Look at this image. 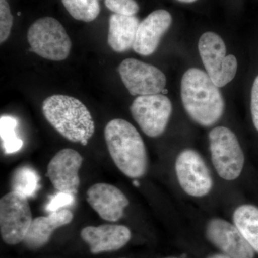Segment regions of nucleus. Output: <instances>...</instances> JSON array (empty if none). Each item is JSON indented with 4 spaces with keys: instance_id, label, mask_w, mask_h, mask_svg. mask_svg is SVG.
<instances>
[{
    "instance_id": "8",
    "label": "nucleus",
    "mask_w": 258,
    "mask_h": 258,
    "mask_svg": "<svg viewBox=\"0 0 258 258\" xmlns=\"http://www.w3.org/2000/svg\"><path fill=\"white\" fill-rule=\"evenodd\" d=\"M132 116L148 137L155 138L164 133L169 123L172 105L164 95L139 96L130 107Z\"/></svg>"
},
{
    "instance_id": "23",
    "label": "nucleus",
    "mask_w": 258,
    "mask_h": 258,
    "mask_svg": "<svg viewBox=\"0 0 258 258\" xmlns=\"http://www.w3.org/2000/svg\"><path fill=\"white\" fill-rule=\"evenodd\" d=\"M105 5L115 14L135 15L139 10L135 0H105Z\"/></svg>"
},
{
    "instance_id": "25",
    "label": "nucleus",
    "mask_w": 258,
    "mask_h": 258,
    "mask_svg": "<svg viewBox=\"0 0 258 258\" xmlns=\"http://www.w3.org/2000/svg\"><path fill=\"white\" fill-rule=\"evenodd\" d=\"M251 113L252 122L258 132V76L254 80L251 91Z\"/></svg>"
},
{
    "instance_id": "21",
    "label": "nucleus",
    "mask_w": 258,
    "mask_h": 258,
    "mask_svg": "<svg viewBox=\"0 0 258 258\" xmlns=\"http://www.w3.org/2000/svg\"><path fill=\"white\" fill-rule=\"evenodd\" d=\"M18 122L13 117L3 115L0 118V134L3 142L5 154H13L21 149L23 145L22 139L18 138L15 129Z\"/></svg>"
},
{
    "instance_id": "14",
    "label": "nucleus",
    "mask_w": 258,
    "mask_h": 258,
    "mask_svg": "<svg viewBox=\"0 0 258 258\" xmlns=\"http://www.w3.org/2000/svg\"><path fill=\"white\" fill-rule=\"evenodd\" d=\"M171 23L172 18L169 12L164 10L153 12L139 24L133 50L141 55H152Z\"/></svg>"
},
{
    "instance_id": "20",
    "label": "nucleus",
    "mask_w": 258,
    "mask_h": 258,
    "mask_svg": "<svg viewBox=\"0 0 258 258\" xmlns=\"http://www.w3.org/2000/svg\"><path fill=\"white\" fill-rule=\"evenodd\" d=\"M40 176L36 171L28 166L19 168L13 176V191L30 198L38 189Z\"/></svg>"
},
{
    "instance_id": "18",
    "label": "nucleus",
    "mask_w": 258,
    "mask_h": 258,
    "mask_svg": "<svg viewBox=\"0 0 258 258\" xmlns=\"http://www.w3.org/2000/svg\"><path fill=\"white\" fill-rule=\"evenodd\" d=\"M233 222L254 252L258 253V207L252 205L238 207L234 212Z\"/></svg>"
},
{
    "instance_id": "3",
    "label": "nucleus",
    "mask_w": 258,
    "mask_h": 258,
    "mask_svg": "<svg viewBox=\"0 0 258 258\" xmlns=\"http://www.w3.org/2000/svg\"><path fill=\"white\" fill-rule=\"evenodd\" d=\"M42 111L48 123L70 142L86 146L94 134L92 115L87 107L74 97H48L42 102Z\"/></svg>"
},
{
    "instance_id": "4",
    "label": "nucleus",
    "mask_w": 258,
    "mask_h": 258,
    "mask_svg": "<svg viewBox=\"0 0 258 258\" xmlns=\"http://www.w3.org/2000/svg\"><path fill=\"white\" fill-rule=\"evenodd\" d=\"M30 50L54 61L66 60L72 43L62 24L53 18L45 17L32 24L28 31Z\"/></svg>"
},
{
    "instance_id": "5",
    "label": "nucleus",
    "mask_w": 258,
    "mask_h": 258,
    "mask_svg": "<svg viewBox=\"0 0 258 258\" xmlns=\"http://www.w3.org/2000/svg\"><path fill=\"white\" fill-rule=\"evenodd\" d=\"M212 164L222 179L232 181L240 176L244 156L237 137L230 128L215 127L209 134Z\"/></svg>"
},
{
    "instance_id": "24",
    "label": "nucleus",
    "mask_w": 258,
    "mask_h": 258,
    "mask_svg": "<svg viewBox=\"0 0 258 258\" xmlns=\"http://www.w3.org/2000/svg\"><path fill=\"white\" fill-rule=\"evenodd\" d=\"M74 196L75 195L59 191L50 200V203L47 205V210L50 212V213L62 210L61 208L63 207L72 205L74 202Z\"/></svg>"
},
{
    "instance_id": "13",
    "label": "nucleus",
    "mask_w": 258,
    "mask_h": 258,
    "mask_svg": "<svg viewBox=\"0 0 258 258\" xmlns=\"http://www.w3.org/2000/svg\"><path fill=\"white\" fill-rule=\"evenodd\" d=\"M88 204L101 218L108 222H117L123 217L129 200L116 186L106 183L93 184L88 189Z\"/></svg>"
},
{
    "instance_id": "1",
    "label": "nucleus",
    "mask_w": 258,
    "mask_h": 258,
    "mask_svg": "<svg viewBox=\"0 0 258 258\" xmlns=\"http://www.w3.org/2000/svg\"><path fill=\"white\" fill-rule=\"evenodd\" d=\"M181 96L185 111L203 126L216 123L223 115L225 101L220 90L207 73L190 69L181 82Z\"/></svg>"
},
{
    "instance_id": "19",
    "label": "nucleus",
    "mask_w": 258,
    "mask_h": 258,
    "mask_svg": "<svg viewBox=\"0 0 258 258\" xmlns=\"http://www.w3.org/2000/svg\"><path fill=\"white\" fill-rule=\"evenodd\" d=\"M64 8L76 20L90 23L101 13L98 0H62Z\"/></svg>"
},
{
    "instance_id": "15",
    "label": "nucleus",
    "mask_w": 258,
    "mask_h": 258,
    "mask_svg": "<svg viewBox=\"0 0 258 258\" xmlns=\"http://www.w3.org/2000/svg\"><path fill=\"white\" fill-rule=\"evenodd\" d=\"M81 237L90 245L93 254L118 250L128 243L132 237L128 227L119 225L88 226L81 231Z\"/></svg>"
},
{
    "instance_id": "29",
    "label": "nucleus",
    "mask_w": 258,
    "mask_h": 258,
    "mask_svg": "<svg viewBox=\"0 0 258 258\" xmlns=\"http://www.w3.org/2000/svg\"><path fill=\"white\" fill-rule=\"evenodd\" d=\"M165 258H179V257H168Z\"/></svg>"
},
{
    "instance_id": "16",
    "label": "nucleus",
    "mask_w": 258,
    "mask_h": 258,
    "mask_svg": "<svg viewBox=\"0 0 258 258\" xmlns=\"http://www.w3.org/2000/svg\"><path fill=\"white\" fill-rule=\"evenodd\" d=\"M73 219V212L66 209L51 212L48 216L33 219L24 243L30 249L40 248L48 242L56 229L69 225Z\"/></svg>"
},
{
    "instance_id": "6",
    "label": "nucleus",
    "mask_w": 258,
    "mask_h": 258,
    "mask_svg": "<svg viewBox=\"0 0 258 258\" xmlns=\"http://www.w3.org/2000/svg\"><path fill=\"white\" fill-rule=\"evenodd\" d=\"M199 52L207 74L217 87H224L235 78L237 60L235 56H226L223 40L215 32L204 33L199 40Z\"/></svg>"
},
{
    "instance_id": "9",
    "label": "nucleus",
    "mask_w": 258,
    "mask_h": 258,
    "mask_svg": "<svg viewBox=\"0 0 258 258\" xmlns=\"http://www.w3.org/2000/svg\"><path fill=\"white\" fill-rule=\"evenodd\" d=\"M176 176L180 186L189 196L202 198L213 186L211 173L202 156L193 149L179 154L175 163Z\"/></svg>"
},
{
    "instance_id": "11",
    "label": "nucleus",
    "mask_w": 258,
    "mask_h": 258,
    "mask_svg": "<svg viewBox=\"0 0 258 258\" xmlns=\"http://www.w3.org/2000/svg\"><path fill=\"white\" fill-rule=\"evenodd\" d=\"M83 157L72 149H63L49 162L47 175L54 187L59 191L76 195L80 186L79 169Z\"/></svg>"
},
{
    "instance_id": "26",
    "label": "nucleus",
    "mask_w": 258,
    "mask_h": 258,
    "mask_svg": "<svg viewBox=\"0 0 258 258\" xmlns=\"http://www.w3.org/2000/svg\"><path fill=\"white\" fill-rule=\"evenodd\" d=\"M208 258H231L229 256L226 255L225 254H213V255L210 256Z\"/></svg>"
},
{
    "instance_id": "17",
    "label": "nucleus",
    "mask_w": 258,
    "mask_h": 258,
    "mask_svg": "<svg viewBox=\"0 0 258 258\" xmlns=\"http://www.w3.org/2000/svg\"><path fill=\"white\" fill-rule=\"evenodd\" d=\"M139 24L135 15L112 14L108 34V44L112 50L124 52L133 48Z\"/></svg>"
},
{
    "instance_id": "2",
    "label": "nucleus",
    "mask_w": 258,
    "mask_h": 258,
    "mask_svg": "<svg viewBox=\"0 0 258 258\" xmlns=\"http://www.w3.org/2000/svg\"><path fill=\"white\" fill-rule=\"evenodd\" d=\"M105 140L115 166L132 179L142 177L148 169L147 149L140 134L132 123L115 118L105 127Z\"/></svg>"
},
{
    "instance_id": "7",
    "label": "nucleus",
    "mask_w": 258,
    "mask_h": 258,
    "mask_svg": "<svg viewBox=\"0 0 258 258\" xmlns=\"http://www.w3.org/2000/svg\"><path fill=\"white\" fill-rule=\"evenodd\" d=\"M33 220L28 198L12 191L0 200V232L7 244L23 242Z\"/></svg>"
},
{
    "instance_id": "28",
    "label": "nucleus",
    "mask_w": 258,
    "mask_h": 258,
    "mask_svg": "<svg viewBox=\"0 0 258 258\" xmlns=\"http://www.w3.org/2000/svg\"><path fill=\"white\" fill-rule=\"evenodd\" d=\"M133 184L134 186H137V187H139V186H140V184H139V181H137V180H134L133 181Z\"/></svg>"
},
{
    "instance_id": "27",
    "label": "nucleus",
    "mask_w": 258,
    "mask_h": 258,
    "mask_svg": "<svg viewBox=\"0 0 258 258\" xmlns=\"http://www.w3.org/2000/svg\"><path fill=\"white\" fill-rule=\"evenodd\" d=\"M177 1L184 3H194V2H196L197 0H177Z\"/></svg>"
},
{
    "instance_id": "30",
    "label": "nucleus",
    "mask_w": 258,
    "mask_h": 258,
    "mask_svg": "<svg viewBox=\"0 0 258 258\" xmlns=\"http://www.w3.org/2000/svg\"><path fill=\"white\" fill-rule=\"evenodd\" d=\"M18 15H19V16H20V15H21V13H18Z\"/></svg>"
},
{
    "instance_id": "22",
    "label": "nucleus",
    "mask_w": 258,
    "mask_h": 258,
    "mask_svg": "<svg viewBox=\"0 0 258 258\" xmlns=\"http://www.w3.org/2000/svg\"><path fill=\"white\" fill-rule=\"evenodd\" d=\"M13 25V16L6 0H0V42L6 41Z\"/></svg>"
},
{
    "instance_id": "10",
    "label": "nucleus",
    "mask_w": 258,
    "mask_h": 258,
    "mask_svg": "<svg viewBox=\"0 0 258 258\" xmlns=\"http://www.w3.org/2000/svg\"><path fill=\"white\" fill-rule=\"evenodd\" d=\"M118 71L122 82L132 96L159 94L165 89V75L152 64L127 58L118 66Z\"/></svg>"
},
{
    "instance_id": "12",
    "label": "nucleus",
    "mask_w": 258,
    "mask_h": 258,
    "mask_svg": "<svg viewBox=\"0 0 258 258\" xmlns=\"http://www.w3.org/2000/svg\"><path fill=\"white\" fill-rule=\"evenodd\" d=\"M207 237L223 254L231 258H254V250L235 225L220 218L212 219L206 229Z\"/></svg>"
}]
</instances>
